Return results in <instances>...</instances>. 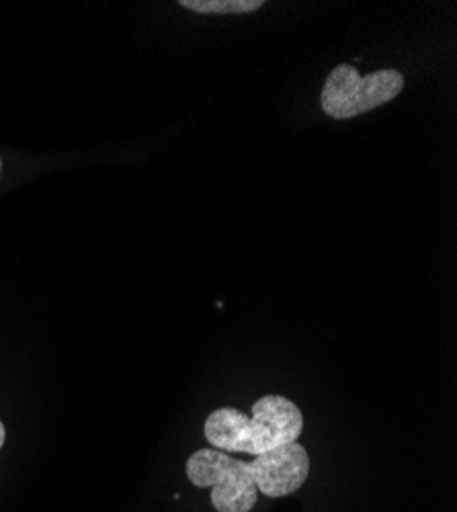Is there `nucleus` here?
<instances>
[{
  "label": "nucleus",
  "instance_id": "nucleus-1",
  "mask_svg": "<svg viewBox=\"0 0 457 512\" xmlns=\"http://www.w3.org/2000/svg\"><path fill=\"white\" fill-rule=\"evenodd\" d=\"M185 472L195 488L212 490L216 512H251L259 494L267 498L296 494L310 476V455L300 443L253 461H240L218 449H199L187 459Z\"/></svg>",
  "mask_w": 457,
  "mask_h": 512
},
{
  "label": "nucleus",
  "instance_id": "nucleus-2",
  "mask_svg": "<svg viewBox=\"0 0 457 512\" xmlns=\"http://www.w3.org/2000/svg\"><path fill=\"white\" fill-rule=\"evenodd\" d=\"M302 431L304 414L298 404L273 394L259 398L251 416L234 406H224L214 410L203 424L205 441L212 449L253 457L298 443Z\"/></svg>",
  "mask_w": 457,
  "mask_h": 512
},
{
  "label": "nucleus",
  "instance_id": "nucleus-3",
  "mask_svg": "<svg viewBox=\"0 0 457 512\" xmlns=\"http://www.w3.org/2000/svg\"><path fill=\"white\" fill-rule=\"evenodd\" d=\"M404 89L398 70H376L365 76L351 64H339L322 87V111L337 121L353 119L396 99Z\"/></svg>",
  "mask_w": 457,
  "mask_h": 512
},
{
  "label": "nucleus",
  "instance_id": "nucleus-4",
  "mask_svg": "<svg viewBox=\"0 0 457 512\" xmlns=\"http://www.w3.org/2000/svg\"><path fill=\"white\" fill-rule=\"evenodd\" d=\"M181 7L201 15H244L265 7L263 0H181Z\"/></svg>",
  "mask_w": 457,
  "mask_h": 512
},
{
  "label": "nucleus",
  "instance_id": "nucleus-5",
  "mask_svg": "<svg viewBox=\"0 0 457 512\" xmlns=\"http://www.w3.org/2000/svg\"><path fill=\"white\" fill-rule=\"evenodd\" d=\"M5 441H7V431H5V424H3V420H0V449H3Z\"/></svg>",
  "mask_w": 457,
  "mask_h": 512
},
{
  "label": "nucleus",
  "instance_id": "nucleus-6",
  "mask_svg": "<svg viewBox=\"0 0 457 512\" xmlns=\"http://www.w3.org/2000/svg\"><path fill=\"white\" fill-rule=\"evenodd\" d=\"M0 170H3V162H0Z\"/></svg>",
  "mask_w": 457,
  "mask_h": 512
}]
</instances>
